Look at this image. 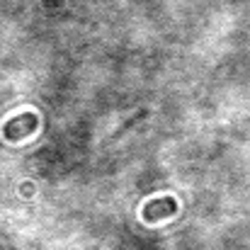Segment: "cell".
<instances>
[{"mask_svg":"<svg viewBox=\"0 0 250 250\" xmlns=\"http://www.w3.org/2000/svg\"><path fill=\"white\" fill-rule=\"evenodd\" d=\"M37 126H39V117L34 112H22L2 124V136L7 141H22V139L32 136L37 131Z\"/></svg>","mask_w":250,"mask_h":250,"instance_id":"obj_1","label":"cell"},{"mask_svg":"<svg viewBox=\"0 0 250 250\" xmlns=\"http://www.w3.org/2000/svg\"><path fill=\"white\" fill-rule=\"evenodd\" d=\"M177 214V199L175 197H156V199H148L141 209V219L148 221V224H158L163 219H170Z\"/></svg>","mask_w":250,"mask_h":250,"instance_id":"obj_2","label":"cell"}]
</instances>
